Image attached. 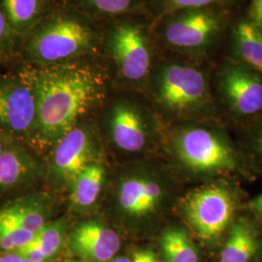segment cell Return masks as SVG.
<instances>
[{
  "label": "cell",
  "mask_w": 262,
  "mask_h": 262,
  "mask_svg": "<svg viewBox=\"0 0 262 262\" xmlns=\"http://www.w3.org/2000/svg\"><path fill=\"white\" fill-rule=\"evenodd\" d=\"M24 258L16 253H5L0 255V262H24Z\"/></svg>",
  "instance_id": "cell-28"
},
{
  "label": "cell",
  "mask_w": 262,
  "mask_h": 262,
  "mask_svg": "<svg viewBox=\"0 0 262 262\" xmlns=\"http://www.w3.org/2000/svg\"><path fill=\"white\" fill-rule=\"evenodd\" d=\"M64 231L66 225L62 222L49 223L30 243L15 253L30 261H46L59 252L64 240Z\"/></svg>",
  "instance_id": "cell-18"
},
{
  "label": "cell",
  "mask_w": 262,
  "mask_h": 262,
  "mask_svg": "<svg viewBox=\"0 0 262 262\" xmlns=\"http://www.w3.org/2000/svg\"><path fill=\"white\" fill-rule=\"evenodd\" d=\"M103 51L122 83L144 94L159 55L146 15L112 19L103 31Z\"/></svg>",
  "instance_id": "cell-5"
},
{
  "label": "cell",
  "mask_w": 262,
  "mask_h": 262,
  "mask_svg": "<svg viewBox=\"0 0 262 262\" xmlns=\"http://www.w3.org/2000/svg\"><path fill=\"white\" fill-rule=\"evenodd\" d=\"M35 235L14 225H0V252L15 253L30 243Z\"/></svg>",
  "instance_id": "cell-24"
},
{
  "label": "cell",
  "mask_w": 262,
  "mask_h": 262,
  "mask_svg": "<svg viewBox=\"0 0 262 262\" xmlns=\"http://www.w3.org/2000/svg\"><path fill=\"white\" fill-rule=\"evenodd\" d=\"M6 144H7V142L5 141V137L0 133V155H1V152L4 150Z\"/></svg>",
  "instance_id": "cell-31"
},
{
  "label": "cell",
  "mask_w": 262,
  "mask_h": 262,
  "mask_svg": "<svg viewBox=\"0 0 262 262\" xmlns=\"http://www.w3.org/2000/svg\"><path fill=\"white\" fill-rule=\"evenodd\" d=\"M235 203L232 193L224 186L212 185L194 190L186 198L183 213L197 235L212 240L231 224Z\"/></svg>",
  "instance_id": "cell-10"
},
{
  "label": "cell",
  "mask_w": 262,
  "mask_h": 262,
  "mask_svg": "<svg viewBox=\"0 0 262 262\" xmlns=\"http://www.w3.org/2000/svg\"><path fill=\"white\" fill-rule=\"evenodd\" d=\"M61 13L41 24L28 40V58L39 66H54L101 56L103 31L88 16Z\"/></svg>",
  "instance_id": "cell-4"
},
{
  "label": "cell",
  "mask_w": 262,
  "mask_h": 262,
  "mask_svg": "<svg viewBox=\"0 0 262 262\" xmlns=\"http://www.w3.org/2000/svg\"><path fill=\"white\" fill-rule=\"evenodd\" d=\"M147 97H122L109 112L110 133L115 145L126 152H140L149 142L155 123V110L145 103Z\"/></svg>",
  "instance_id": "cell-11"
},
{
  "label": "cell",
  "mask_w": 262,
  "mask_h": 262,
  "mask_svg": "<svg viewBox=\"0 0 262 262\" xmlns=\"http://www.w3.org/2000/svg\"><path fill=\"white\" fill-rule=\"evenodd\" d=\"M70 247L81 257L94 262H108L121 249L120 235L98 222L77 225L70 235Z\"/></svg>",
  "instance_id": "cell-14"
},
{
  "label": "cell",
  "mask_w": 262,
  "mask_h": 262,
  "mask_svg": "<svg viewBox=\"0 0 262 262\" xmlns=\"http://www.w3.org/2000/svg\"><path fill=\"white\" fill-rule=\"evenodd\" d=\"M237 12L225 8L176 11L150 23L151 35L163 54L213 62L222 54L227 28Z\"/></svg>",
  "instance_id": "cell-3"
},
{
  "label": "cell",
  "mask_w": 262,
  "mask_h": 262,
  "mask_svg": "<svg viewBox=\"0 0 262 262\" xmlns=\"http://www.w3.org/2000/svg\"><path fill=\"white\" fill-rule=\"evenodd\" d=\"M243 12L253 24L262 28V0H247Z\"/></svg>",
  "instance_id": "cell-26"
},
{
  "label": "cell",
  "mask_w": 262,
  "mask_h": 262,
  "mask_svg": "<svg viewBox=\"0 0 262 262\" xmlns=\"http://www.w3.org/2000/svg\"><path fill=\"white\" fill-rule=\"evenodd\" d=\"M0 4L19 36L37 27L44 8V0H0Z\"/></svg>",
  "instance_id": "cell-21"
},
{
  "label": "cell",
  "mask_w": 262,
  "mask_h": 262,
  "mask_svg": "<svg viewBox=\"0 0 262 262\" xmlns=\"http://www.w3.org/2000/svg\"><path fill=\"white\" fill-rule=\"evenodd\" d=\"M212 92L232 118L252 120L262 116V74L233 59L220 56L212 70Z\"/></svg>",
  "instance_id": "cell-7"
},
{
  "label": "cell",
  "mask_w": 262,
  "mask_h": 262,
  "mask_svg": "<svg viewBox=\"0 0 262 262\" xmlns=\"http://www.w3.org/2000/svg\"><path fill=\"white\" fill-rule=\"evenodd\" d=\"M257 249L258 241L253 226L241 217L231 226L220 262H251Z\"/></svg>",
  "instance_id": "cell-17"
},
{
  "label": "cell",
  "mask_w": 262,
  "mask_h": 262,
  "mask_svg": "<svg viewBox=\"0 0 262 262\" xmlns=\"http://www.w3.org/2000/svg\"><path fill=\"white\" fill-rule=\"evenodd\" d=\"M260 121H259V124H258V128H257V136H256V148L257 150L262 158V116L260 117Z\"/></svg>",
  "instance_id": "cell-29"
},
{
  "label": "cell",
  "mask_w": 262,
  "mask_h": 262,
  "mask_svg": "<svg viewBox=\"0 0 262 262\" xmlns=\"http://www.w3.org/2000/svg\"><path fill=\"white\" fill-rule=\"evenodd\" d=\"M108 262H132L127 257H119V258H113L112 260Z\"/></svg>",
  "instance_id": "cell-32"
},
{
  "label": "cell",
  "mask_w": 262,
  "mask_h": 262,
  "mask_svg": "<svg viewBox=\"0 0 262 262\" xmlns=\"http://www.w3.org/2000/svg\"><path fill=\"white\" fill-rule=\"evenodd\" d=\"M82 9L92 17L112 19L145 14L146 0H77Z\"/></svg>",
  "instance_id": "cell-22"
},
{
  "label": "cell",
  "mask_w": 262,
  "mask_h": 262,
  "mask_svg": "<svg viewBox=\"0 0 262 262\" xmlns=\"http://www.w3.org/2000/svg\"><path fill=\"white\" fill-rule=\"evenodd\" d=\"M243 9L238 11L230 20L221 56L262 74V28L248 19Z\"/></svg>",
  "instance_id": "cell-13"
},
{
  "label": "cell",
  "mask_w": 262,
  "mask_h": 262,
  "mask_svg": "<svg viewBox=\"0 0 262 262\" xmlns=\"http://www.w3.org/2000/svg\"><path fill=\"white\" fill-rule=\"evenodd\" d=\"M214 62H201L159 51L145 93L159 115L180 122H199L216 111L212 92Z\"/></svg>",
  "instance_id": "cell-2"
},
{
  "label": "cell",
  "mask_w": 262,
  "mask_h": 262,
  "mask_svg": "<svg viewBox=\"0 0 262 262\" xmlns=\"http://www.w3.org/2000/svg\"><path fill=\"white\" fill-rule=\"evenodd\" d=\"M67 262H85L84 260H69V261Z\"/></svg>",
  "instance_id": "cell-33"
},
{
  "label": "cell",
  "mask_w": 262,
  "mask_h": 262,
  "mask_svg": "<svg viewBox=\"0 0 262 262\" xmlns=\"http://www.w3.org/2000/svg\"><path fill=\"white\" fill-rule=\"evenodd\" d=\"M24 262H34V261H30V260H27V259H25V260H24ZM43 262H46V261H43Z\"/></svg>",
  "instance_id": "cell-34"
},
{
  "label": "cell",
  "mask_w": 262,
  "mask_h": 262,
  "mask_svg": "<svg viewBox=\"0 0 262 262\" xmlns=\"http://www.w3.org/2000/svg\"><path fill=\"white\" fill-rule=\"evenodd\" d=\"M52 166L60 182L72 185L77 177L91 165L94 146L89 130L75 126L56 143Z\"/></svg>",
  "instance_id": "cell-12"
},
{
  "label": "cell",
  "mask_w": 262,
  "mask_h": 262,
  "mask_svg": "<svg viewBox=\"0 0 262 262\" xmlns=\"http://www.w3.org/2000/svg\"><path fill=\"white\" fill-rule=\"evenodd\" d=\"M157 169H134L123 176L117 188L116 204L126 223L139 228L159 220L172 198V184Z\"/></svg>",
  "instance_id": "cell-6"
},
{
  "label": "cell",
  "mask_w": 262,
  "mask_h": 262,
  "mask_svg": "<svg viewBox=\"0 0 262 262\" xmlns=\"http://www.w3.org/2000/svg\"><path fill=\"white\" fill-rule=\"evenodd\" d=\"M0 131L19 140L35 141L37 104L26 78L0 76Z\"/></svg>",
  "instance_id": "cell-9"
},
{
  "label": "cell",
  "mask_w": 262,
  "mask_h": 262,
  "mask_svg": "<svg viewBox=\"0 0 262 262\" xmlns=\"http://www.w3.org/2000/svg\"><path fill=\"white\" fill-rule=\"evenodd\" d=\"M247 0H146L145 15L150 23L176 11L200 8L243 9Z\"/></svg>",
  "instance_id": "cell-19"
},
{
  "label": "cell",
  "mask_w": 262,
  "mask_h": 262,
  "mask_svg": "<svg viewBox=\"0 0 262 262\" xmlns=\"http://www.w3.org/2000/svg\"><path fill=\"white\" fill-rule=\"evenodd\" d=\"M133 262H162L157 254L149 250H140L133 254Z\"/></svg>",
  "instance_id": "cell-27"
},
{
  "label": "cell",
  "mask_w": 262,
  "mask_h": 262,
  "mask_svg": "<svg viewBox=\"0 0 262 262\" xmlns=\"http://www.w3.org/2000/svg\"><path fill=\"white\" fill-rule=\"evenodd\" d=\"M98 56L28 68L23 74L36 98L35 144L56 145L105 100L111 77Z\"/></svg>",
  "instance_id": "cell-1"
},
{
  "label": "cell",
  "mask_w": 262,
  "mask_h": 262,
  "mask_svg": "<svg viewBox=\"0 0 262 262\" xmlns=\"http://www.w3.org/2000/svg\"><path fill=\"white\" fill-rule=\"evenodd\" d=\"M19 35L11 27L0 4V61L7 60L15 55Z\"/></svg>",
  "instance_id": "cell-25"
},
{
  "label": "cell",
  "mask_w": 262,
  "mask_h": 262,
  "mask_svg": "<svg viewBox=\"0 0 262 262\" xmlns=\"http://www.w3.org/2000/svg\"><path fill=\"white\" fill-rule=\"evenodd\" d=\"M160 247L167 262H199L196 249L183 228H167L160 237Z\"/></svg>",
  "instance_id": "cell-23"
},
{
  "label": "cell",
  "mask_w": 262,
  "mask_h": 262,
  "mask_svg": "<svg viewBox=\"0 0 262 262\" xmlns=\"http://www.w3.org/2000/svg\"><path fill=\"white\" fill-rule=\"evenodd\" d=\"M50 214L44 199H21L0 210V225H14L36 234L49 224Z\"/></svg>",
  "instance_id": "cell-16"
},
{
  "label": "cell",
  "mask_w": 262,
  "mask_h": 262,
  "mask_svg": "<svg viewBox=\"0 0 262 262\" xmlns=\"http://www.w3.org/2000/svg\"><path fill=\"white\" fill-rule=\"evenodd\" d=\"M40 175L37 160L28 150L7 142L0 155V195L28 187Z\"/></svg>",
  "instance_id": "cell-15"
},
{
  "label": "cell",
  "mask_w": 262,
  "mask_h": 262,
  "mask_svg": "<svg viewBox=\"0 0 262 262\" xmlns=\"http://www.w3.org/2000/svg\"><path fill=\"white\" fill-rule=\"evenodd\" d=\"M195 122L183 126L176 135L175 148L180 160L187 168L200 173L234 168V152L224 138L216 131Z\"/></svg>",
  "instance_id": "cell-8"
},
{
  "label": "cell",
  "mask_w": 262,
  "mask_h": 262,
  "mask_svg": "<svg viewBox=\"0 0 262 262\" xmlns=\"http://www.w3.org/2000/svg\"><path fill=\"white\" fill-rule=\"evenodd\" d=\"M105 169L101 164L92 163L72 184L71 202L79 209L93 206L101 193L105 181Z\"/></svg>",
  "instance_id": "cell-20"
},
{
  "label": "cell",
  "mask_w": 262,
  "mask_h": 262,
  "mask_svg": "<svg viewBox=\"0 0 262 262\" xmlns=\"http://www.w3.org/2000/svg\"><path fill=\"white\" fill-rule=\"evenodd\" d=\"M254 207L258 213V215L260 216L262 221V194L259 197L256 198V200L254 201Z\"/></svg>",
  "instance_id": "cell-30"
}]
</instances>
